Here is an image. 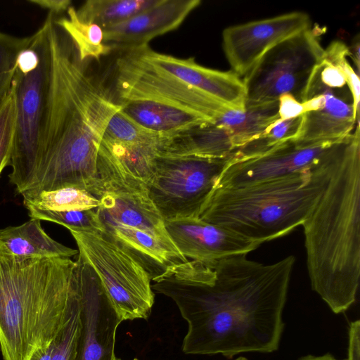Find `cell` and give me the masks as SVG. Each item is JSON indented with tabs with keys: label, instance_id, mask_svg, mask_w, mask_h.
Returning <instances> with one entry per match:
<instances>
[{
	"label": "cell",
	"instance_id": "74e56055",
	"mask_svg": "<svg viewBox=\"0 0 360 360\" xmlns=\"http://www.w3.org/2000/svg\"><path fill=\"white\" fill-rule=\"evenodd\" d=\"M115 360H122V359H117V358L116 357ZM134 360H138V359H134Z\"/></svg>",
	"mask_w": 360,
	"mask_h": 360
},
{
	"label": "cell",
	"instance_id": "d6a6232c",
	"mask_svg": "<svg viewBox=\"0 0 360 360\" xmlns=\"http://www.w3.org/2000/svg\"><path fill=\"white\" fill-rule=\"evenodd\" d=\"M347 360H360V321H352L349 326Z\"/></svg>",
	"mask_w": 360,
	"mask_h": 360
},
{
	"label": "cell",
	"instance_id": "ffe728a7",
	"mask_svg": "<svg viewBox=\"0 0 360 360\" xmlns=\"http://www.w3.org/2000/svg\"><path fill=\"white\" fill-rule=\"evenodd\" d=\"M120 103L122 111L130 119L160 134H171L211 122L198 112L169 103L152 101H128Z\"/></svg>",
	"mask_w": 360,
	"mask_h": 360
},
{
	"label": "cell",
	"instance_id": "836d02e7",
	"mask_svg": "<svg viewBox=\"0 0 360 360\" xmlns=\"http://www.w3.org/2000/svg\"><path fill=\"white\" fill-rule=\"evenodd\" d=\"M27 2L35 4L39 7L47 9L57 15L67 11L71 6L70 0H28Z\"/></svg>",
	"mask_w": 360,
	"mask_h": 360
},
{
	"label": "cell",
	"instance_id": "277c9868",
	"mask_svg": "<svg viewBox=\"0 0 360 360\" xmlns=\"http://www.w3.org/2000/svg\"><path fill=\"white\" fill-rule=\"evenodd\" d=\"M79 298L77 265L67 257H20L0 240V350L30 360L48 347Z\"/></svg>",
	"mask_w": 360,
	"mask_h": 360
},
{
	"label": "cell",
	"instance_id": "1f68e13d",
	"mask_svg": "<svg viewBox=\"0 0 360 360\" xmlns=\"http://www.w3.org/2000/svg\"><path fill=\"white\" fill-rule=\"evenodd\" d=\"M304 113L302 103L290 94H284L278 98V115L280 119L295 118Z\"/></svg>",
	"mask_w": 360,
	"mask_h": 360
},
{
	"label": "cell",
	"instance_id": "30bf717a",
	"mask_svg": "<svg viewBox=\"0 0 360 360\" xmlns=\"http://www.w3.org/2000/svg\"><path fill=\"white\" fill-rule=\"evenodd\" d=\"M323 53L319 33L311 27L277 44L243 77L245 107L278 101L284 94L302 103Z\"/></svg>",
	"mask_w": 360,
	"mask_h": 360
},
{
	"label": "cell",
	"instance_id": "ac0fdd59",
	"mask_svg": "<svg viewBox=\"0 0 360 360\" xmlns=\"http://www.w3.org/2000/svg\"><path fill=\"white\" fill-rule=\"evenodd\" d=\"M200 0H160L131 18L103 29V43L127 51L148 45L153 38L177 29Z\"/></svg>",
	"mask_w": 360,
	"mask_h": 360
},
{
	"label": "cell",
	"instance_id": "8fae6325",
	"mask_svg": "<svg viewBox=\"0 0 360 360\" xmlns=\"http://www.w3.org/2000/svg\"><path fill=\"white\" fill-rule=\"evenodd\" d=\"M115 89L120 102L152 101L198 112L215 123L230 108L221 101L142 60L133 49L115 63Z\"/></svg>",
	"mask_w": 360,
	"mask_h": 360
},
{
	"label": "cell",
	"instance_id": "4316f807",
	"mask_svg": "<svg viewBox=\"0 0 360 360\" xmlns=\"http://www.w3.org/2000/svg\"><path fill=\"white\" fill-rule=\"evenodd\" d=\"M82 338L80 300L75 304L71 315L52 343L38 350L30 360H77Z\"/></svg>",
	"mask_w": 360,
	"mask_h": 360
},
{
	"label": "cell",
	"instance_id": "cb8c5ba5",
	"mask_svg": "<svg viewBox=\"0 0 360 360\" xmlns=\"http://www.w3.org/2000/svg\"><path fill=\"white\" fill-rule=\"evenodd\" d=\"M160 0H88L76 9L79 19L103 30L122 23Z\"/></svg>",
	"mask_w": 360,
	"mask_h": 360
},
{
	"label": "cell",
	"instance_id": "603a6c76",
	"mask_svg": "<svg viewBox=\"0 0 360 360\" xmlns=\"http://www.w3.org/2000/svg\"><path fill=\"white\" fill-rule=\"evenodd\" d=\"M162 134L148 130L126 115L120 109L109 121L102 141L122 153L143 148L159 150Z\"/></svg>",
	"mask_w": 360,
	"mask_h": 360
},
{
	"label": "cell",
	"instance_id": "4dcf8cb0",
	"mask_svg": "<svg viewBox=\"0 0 360 360\" xmlns=\"http://www.w3.org/2000/svg\"><path fill=\"white\" fill-rule=\"evenodd\" d=\"M16 128V102L11 86L0 105V174L9 165Z\"/></svg>",
	"mask_w": 360,
	"mask_h": 360
},
{
	"label": "cell",
	"instance_id": "e0dca14e",
	"mask_svg": "<svg viewBox=\"0 0 360 360\" xmlns=\"http://www.w3.org/2000/svg\"><path fill=\"white\" fill-rule=\"evenodd\" d=\"M131 49L152 67L206 92L233 109H245V87L234 72L203 67L193 58L181 59L160 53L148 45Z\"/></svg>",
	"mask_w": 360,
	"mask_h": 360
},
{
	"label": "cell",
	"instance_id": "5bb4252c",
	"mask_svg": "<svg viewBox=\"0 0 360 360\" xmlns=\"http://www.w3.org/2000/svg\"><path fill=\"white\" fill-rule=\"evenodd\" d=\"M336 141L307 145L292 139L262 155L231 162L214 187L245 186L302 172L316 165Z\"/></svg>",
	"mask_w": 360,
	"mask_h": 360
},
{
	"label": "cell",
	"instance_id": "484cf974",
	"mask_svg": "<svg viewBox=\"0 0 360 360\" xmlns=\"http://www.w3.org/2000/svg\"><path fill=\"white\" fill-rule=\"evenodd\" d=\"M302 115L290 119H278L266 130L236 149L233 162L244 160L262 155L278 146L294 139L298 132Z\"/></svg>",
	"mask_w": 360,
	"mask_h": 360
},
{
	"label": "cell",
	"instance_id": "d6986e66",
	"mask_svg": "<svg viewBox=\"0 0 360 360\" xmlns=\"http://www.w3.org/2000/svg\"><path fill=\"white\" fill-rule=\"evenodd\" d=\"M159 151L172 155L221 158L233 155L230 133L213 122H205L179 131L162 134Z\"/></svg>",
	"mask_w": 360,
	"mask_h": 360
},
{
	"label": "cell",
	"instance_id": "e575fe53",
	"mask_svg": "<svg viewBox=\"0 0 360 360\" xmlns=\"http://www.w3.org/2000/svg\"><path fill=\"white\" fill-rule=\"evenodd\" d=\"M350 56L353 58L355 65L357 69V73L359 72V35L357 37V39L354 41V44H352V49L350 51Z\"/></svg>",
	"mask_w": 360,
	"mask_h": 360
},
{
	"label": "cell",
	"instance_id": "2e32d148",
	"mask_svg": "<svg viewBox=\"0 0 360 360\" xmlns=\"http://www.w3.org/2000/svg\"><path fill=\"white\" fill-rule=\"evenodd\" d=\"M313 92H321L324 103L321 108L302 115L300 127L294 141L307 145L333 142L351 134L355 124L359 126L348 86L329 87L311 75L303 98L307 94Z\"/></svg>",
	"mask_w": 360,
	"mask_h": 360
},
{
	"label": "cell",
	"instance_id": "7a4b0ae2",
	"mask_svg": "<svg viewBox=\"0 0 360 360\" xmlns=\"http://www.w3.org/2000/svg\"><path fill=\"white\" fill-rule=\"evenodd\" d=\"M49 26L51 71L39 144L37 169L25 193L75 187L88 192L98 182V153L112 117L121 109L88 72L67 33Z\"/></svg>",
	"mask_w": 360,
	"mask_h": 360
},
{
	"label": "cell",
	"instance_id": "52a82bcc",
	"mask_svg": "<svg viewBox=\"0 0 360 360\" xmlns=\"http://www.w3.org/2000/svg\"><path fill=\"white\" fill-rule=\"evenodd\" d=\"M49 12L42 25L31 35L29 46L18 56L11 86L16 102V128L9 165L10 182L21 194L37 169L41 123L49 88L51 50Z\"/></svg>",
	"mask_w": 360,
	"mask_h": 360
},
{
	"label": "cell",
	"instance_id": "6da1fadb",
	"mask_svg": "<svg viewBox=\"0 0 360 360\" xmlns=\"http://www.w3.org/2000/svg\"><path fill=\"white\" fill-rule=\"evenodd\" d=\"M295 258L271 264L233 255L206 264L187 260L169 268L152 284L174 301L188 323L182 350L187 354L228 358L243 352L278 349Z\"/></svg>",
	"mask_w": 360,
	"mask_h": 360
},
{
	"label": "cell",
	"instance_id": "7402d4cb",
	"mask_svg": "<svg viewBox=\"0 0 360 360\" xmlns=\"http://www.w3.org/2000/svg\"><path fill=\"white\" fill-rule=\"evenodd\" d=\"M279 118L278 100L248 106L244 110L230 108L214 124L230 133L235 150L263 133Z\"/></svg>",
	"mask_w": 360,
	"mask_h": 360
},
{
	"label": "cell",
	"instance_id": "3957f363",
	"mask_svg": "<svg viewBox=\"0 0 360 360\" xmlns=\"http://www.w3.org/2000/svg\"><path fill=\"white\" fill-rule=\"evenodd\" d=\"M360 133L342 141L328 182L302 223L311 286L335 314L356 301L360 276Z\"/></svg>",
	"mask_w": 360,
	"mask_h": 360
},
{
	"label": "cell",
	"instance_id": "9c48e42d",
	"mask_svg": "<svg viewBox=\"0 0 360 360\" xmlns=\"http://www.w3.org/2000/svg\"><path fill=\"white\" fill-rule=\"evenodd\" d=\"M69 231L78 254L93 269L120 320L147 319L155 294L144 267L103 232Z\"/></svg>",
	"mask_w": 360,
	"mask_h": 360
},
{
	"label": "cell",
	"instance_id": "7c38bea8",
	"mask_svg": "<svg viewBox=\"0 0 360 360\" xmlns=\"http://www.w3.org/2000/svg\"><path fill=\"white\" fill-rule=\"evenodd\" d=\"M309 27L300 11L232 25L222 32L223 50L233 72L244 77L272 48Z\"/></svg>",
	"mask_w": 360,
	"mask_h": 360
},
{
	"label": "cell",
	"instance_id": "83f0119b",
	"mask_svg": "<svg viewBox=\"0 0 360 360\" xmlns=\"http://www.w3.org/2000/svg\"><path fill=\"white\" fill-rule=\"evenodd\" d=\"M99 203L89 192L75 187L42 191L32 198L23 200L24 205L52 211L95 209Z\"/></svg>",
	"mask_w": 360,
	"mask_h": 360
},
{
	"label": "cell",
	"instance_id": "8d00e7d4",
	"mask_svg": "<svg viewBox=\"0 0 360 360\" xmlns=\"http://www.w3.org/2000/svg\"><path fill=\"white\" fill-rule=\"evenodd\" d=\"M235 360H248L245 357L240 356Z\"/></svg>",
	"mask_w": 360,
	"mask_h": 360
},
{
	"label": "cell",
	"instance_id": "9a60e30c",
	"mask_svg": "<svg viewBox=\"0 0 360 360\" xmlns=\"http://www.w3.org/2000/svg\"><path fill=\"white\" fill-rule=\"evenodd\" d=\"M165 227L186 259L204 264L233 255H247L262 245L195 217L167 220Z\"/></svg>",
	"mask_w": 360,
	"mask_h": 360
},
{
	"label": "cell",
	"instance_id": "44dd1931",
	"mask_svg": "<svg viewBox=\"0 0 360 360\" xmlns=\"http://www.w3.org/2000/svg\"><path fill=\"white\" fill-rule=\"evenodd\" d=\"M0 240L20 257H67L78 255V250L51 238L43 229L40 220L30 219L24 224L0 229Z\"/></svg>",
	"mask_w": 360,
	"mask_h": 360
},
{
	"label": "cell",
	"instance_id": "5b68a950",
	"mask_svg": "<svg viewBox=\"0 0 360 360\" xmlns=\"http://www.w3.org/2000/svg\"><path fill=\"white\" fill-rule=\"evenodd\" d=\"M342 141L302 172L245 186L214 187L197 217L261 244L288 234L302 224L324 191Z\"/></svg>",
	"mask_w": 360,
	"mask_h": 360
},
{
	"label": "cell",
	"instance_id": "ba28073f",
	"mask_svg": "<svg viewBox=\"0 0 360 360\" xmlns=\"http://www.w3.org/2000/svg\"><path fill=\"white\" fill-rule=\"evenodd\" d=\"M232 155H172L158 151L141 174L149 196L165 221L198 217Z\"/></svg>",
	"mask_w": 360,
	"mask_h": 360
},
{
	"label": "cell",
	"instance_id": "d4e9b609",
	"mask_svg": "<svg viewBox=\"0 0 360 360\" xmlns=\"http://www.w3.org/2000/svg\"><path fill=\"white\" fill-rule=\"evenodd\" d=\"M56 19V23L69 36L76 47L81 61L89 58L98 60L112 49L103 43V30L98 25L79 19L76 8L70 6L67 17Z\"/></svg>",
	"mask_w": 360,
	"mask_h": 360
},
{
	"label": "cell",
	"instance_id": "4fadbf2b",
	"mask_svg": "<svg viewBox=\"0 0 360 360\" xmlns=\"http://www.w3.org/2000/svg\"><path fill=\"white\" fill-rule=\"evenodd\" d=\"M82 338L77 360H115V337L122 322L93 269L78 255Z\"/></svg>",
	"mask_w": 360,
	"mask_h": 360
},
{
	"label": "cell",
	"instance_id": "f1b7e54d",
	"mask_svg": "<svg viewBox=\"0 0 360 360\" xmlns=\"http://www.w3.org/2000/svg\"><path fill=\"white\" fill-rule=\"evenodd\" d=\"M30 219L44 220L60 224L68 230L103 232L95 209L68 211L43 210L25 204Z\"/></svg>",
	"mask_w": 360,
	"mask_h": 360
},
{
	"label": "cell",
	"instance_id": "f546056e",
	"mask_svg": "<svg viewBox=\"0 0 360 360\" xmlns=\"http://www.w3.org/2000/svg\"><path fill=\"white\" fill-rule=\"evenodd\" d=\"M30 41L31 36L19 37L0 30V105L11 88L18 56Z\"/></svg>",
	"mask_w": 360,
	"mask_h": 360
},
{
	"label": "cell",
	"instance_id": "8992f818",
	"mask_svg": "<svg viewBox=\"0 0 360 360\" xmlns=\"http://www.w3.org/2000/svg\"><path fill=\"white\" fill-rule=\"evenodd\" d=\"M97 169L92 195L100 202L95 210L103 233L129 251L151 281L186 262L167 233L145 181L102 141Z\"/></svg>",
	"mask_w": 360,
	"mask_h": 360
},
{
	"label": "cell",
	"instance_id": "d590c367",
	"mask_svg": "<svg viewBox=\"0 0 360 360\" xmlns=\"http://www.w3.org/2000/svg\"><path fill=\"white\" fill-rule=\"evenodd\" d=\"M297 360H339V359H335L330 354H326L323 356H319L307 355L305 356H302ZM340 360H347V359H340Z\"/></svg>",
	"mask_w": 360,
	"mask_h": 360
}]
</instances>
